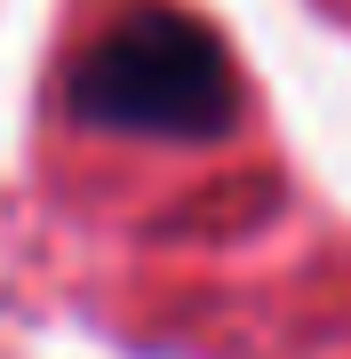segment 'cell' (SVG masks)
I'll return each mask as SVG.
<instances>
[{
    "instance_id": "cell-1",
    "label": "cell",
    "mask_w": 351,
    "mask_h": 359,
    "mask_svg": "<svg viewBox=\"0 0 351 359\" xmlns=\"http://www.w3.org/2000/svg\"><path fill=\"white\" fill-rule=\"evenodd\" d=\"M72 112L120 136H216L232 120V65L208 25L176 8H136L80 56Z\"/></svg>"
}]
</instances>
